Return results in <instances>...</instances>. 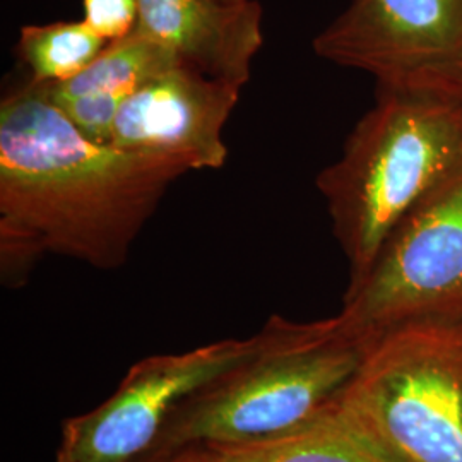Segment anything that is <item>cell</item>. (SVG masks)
Listing matches in <instances>:
<instances>
[{
	"mask_svg": "<svg viewBox=\"0 0 462 462\" xmlns=\"http://www.w3.org/2000/svg\"><path fill=\"white\" fill-rule=\"evenodd\" d=\"M134 32L173 50L185 66L242 88L264 43L257 0H139Z\"/></svg>",
	"mask_w": 462,
	"mask_h": 462,
	"instance_id": "obj_9",
	"label": "cell"
},
{
	"mask_svg": "<svg viewBox=\"0 0 462 462\" xmlns=\"http://www.w3.org/2000/svg\"><path fill=\"white\" fill-rule=\"evenodd\" d=\"M139 0H83V21L103 40L116 42L133 33Z\"/></svg>",
	"mask_w": 462,
	"mask_h": 462,
	"instance_id": "obj_14",
	"label": "cell"
},
{
	"mask_svg": "<svg viewBox=\"0 0 462 462\" xmlns=\"http://www.w3.org/2000/svg\"><path fill=\"white\" fill-rule=\"evenodd\" d=\"M442 88H446L448 91H452L454 95H457L462 99V62L459 67L447 78L446 81L439 84Z\"/></svg>",
	"mask_w": 462,
	"mask_h": 462,
	"instance_id": "obj_15",
	"label": "cell"
},
{
	"mask_svg": "<svg viewBox=\"0 0 462 462\" xmlns=\"http://www.w3.org/2000/svg\"><path fill=\"white\" fill-rule=\"evenodd\" d=\"M341 315L368 337L413 322H462V171L391 233Z\"/></svg>",
	"mask_w": 462,
	"mask_h": 462,
	"instance_id": "obj_5",
	"label": "cell"
},
{
	"mask_svg": "<svg viewBox=\"0 0 462 462\" xmlns=\"http://www.w3.org/2000/svg\"><path fill=\"white\" fill-rule=\"evenodd\" d=\"M242 89L192 67H177L124 101L112 144L180 158L194 171L219 170L228 162L223 131Z\"/></svg>",
	"mask_w": 462,
	"mask_h": 462,
	"instance_id": "obj_8",
	"label": "cell"
},
{
	"mask_svg": "<svg viewBox=\"0 0 462 462\" xmlns=\"http://www.w3.org/2000/svg\"><path fill=\"white\" fill-rule=\"evenodd\" d=\"M377 101L317 177L332 230L364 280L399 223L462 171V99L442 86L377 88Z\"/></svg>",
	"mask_w": 462,
	"mask_h": 462,
	"instance_id": "obj_2",
	"label": "cell"
},
{
	"mask_svg": "<svg viewBox=\"0 0 462 462\" xmlns=\"http://www.w3.org/2000/svg\"><path fill=\"white\" fill-rule=\"evenodd\" d=\"M185 160L98 144L30 79L0 103V276L23 286L60 255L101 271L127 263Z\"/></svg>",
	"mask_w": 462,
	"mask_h": 462,
	"instance_id": "obj_1",
	"label": "cell"
},
{
	"mask_svg": "<svg viewBox=\"0 0 462 462\" xmlns=\"http://www.w3.org/2000/svg\"><path fill=\"white\" fill-rule=\"evenodd\" d=\"M247 364L190 397L171 418L148 462L190 448L247 446L303 429L337 406L372 337L343 315L291 322L273 315Z\"/></svg>",
	"mask_w": 462,
	"mask_h": 462,
	"instance_id": "obj_3",
	"label": "cell"
},
{
	"mask_svg": "<svg viewBox=\"0 0 462 462\" xmlns=\"http://www.w3.org/2000/svg\"><path fill=\"white\" fill-rule=\"evenodd\" d=\"M312 47L377 88L439 86L462 62V0H353Z\"/></svg>",
	"mask_w": 462,
	"mask_h": 462,
	"instance_id": "obj_7",
	"label": "cell"
},
{
	"mask_svg": "<svg viewBox=\"0 0 462 462\" xmlns=\"http://www.w3.org/2000/svg\"><path fill=\"white\" fill-rule=\"evenodd\" d=\"M261 346L259 330L247 339L137 362L105 402L66 420L55 462H148L183 404L247 364Z\"/></svg>",
	"mask_w": 462,
	"mask_h": 462,
	"instance_id": "obj_6",
	"label": "cell"
},
{
	"mask_svg": "<svg viewBox=\"0 0 462 462\" xmlns=\"http://www.w3.org/2000/svg\"><path fill=\"white\" fill-rule=\"evenodd\" d=\"M180 66L185 64L173 50L146 34L133 32L125 38L106 43L98 57L69 81L45 84L30 81L49 99L84 95L131 97L144 84Z\"/></svg>",
	"mask_w": 462,
	"mask_h": 462,
	"instance_id": "obj_10",
	"label": "cell"
},
{
	"mask_svg": "<svg viewBox=\"0 0 462 462\" xmlns=\"http://www.w3.org/2000/svg\"><path fill=\"white\" fill-rule=\"evenodd\" d=\"M208 450L219 462H394L355 429L337 406L280 439Z\"/></svg>",
	"mask_w": 462,
	"mask_h": 462,
	"instance_id": "obj_11",
	"label": "cell"
},
{
	"mask_svg": "<svg viewBox=\"0 0 462 462\" xmlns=\"http://www.w3.org/2000/svg\"><path fill=\"white\" fill-rule=\"evenodd\" d=\"M127 98L129 97H122V95H84V97L50 99V101L89 141L98 144H112L116 116L124 101Z\"/></svg>",
	"mask_w": 462,
	"mask_h": 462,
	"instance_id": "obj_13",
	"label": "cell"
},
{
	"mask_svg": "<svg viewBox=\"0 0 462 462\" xmlns=\"http://www.w3.org/2000/svg\"><path fill=\"white\" fill-rule=\"evenodd\" d=\"M168 462H190V454H189V450H185V452L175 456L173 459H170Z\"/></svg>",
	"mask_w": 462,
	"mask_h": 462,
	"instance_id": "obj_17",
	"label": "cell"
},
{
	"mask_svg": "<svg viewBox=\"0 0 462 462\" xmlns=\"http://www.w3.org/2000/svg\"><path fill=\"white\" fill-rule=\"evenodd\" d=\"M106 43L83 19L57 21L23 26L17 53L33 83H64L83 72Z\"/></svg>",
	"mask_w": 462,
	"mask_h": 462,
	"instance_id": "obj_12",
	"label": "cell"
},
{
	"mask_svg": "<svg viewBox=\"0 0 462 462\" xmlns=\"http://www.w3.org/2000/svg\"><path fill=\"white\" fill-rule=\"evenodd\" d=\"M337 410L394 462H462V322L372 337Z\"/></svg>",
	"mask_w": 462,
	"mask_h": 462,
	"instance_id": "obj_4",
	"label": "cell"
},
{
	"mask_svg": "<svg viewBox=\"0 0 462 462\" xmlns=\"http://www.w3.org/2000/svg\"><path fill=\"white\" fill-rule=\"evenodd\" d=\"M190 462H219L208 448H190Z\"/></svg>",
	"mask_w": 462,
	"mask_h": 462,
	"instance_id": "obj_16",
	"label": "cell"
},
{
	"mask_svg": "<svg viewBox=\"0 0 462 462\" xmlns=\"http://www.w3.org/2000/svg\"><path fill=\"white\" fill-rule=\"evenodd\" d=\"M226 2H242V0H226Z\"/></svg>",
	"mask_w": 462,
	"mask_h": 462,
	"instance_id": "obj_18",
	"label": "cell"
}]
</instances>
